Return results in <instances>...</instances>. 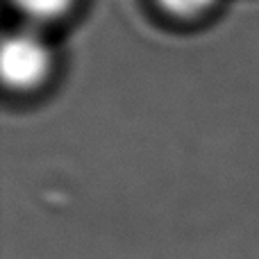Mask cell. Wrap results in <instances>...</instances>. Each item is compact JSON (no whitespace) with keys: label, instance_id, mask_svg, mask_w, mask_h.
I'll return each mask as SVG.
<instances>
[{"label":"cell","instance_id":"1","mask_svg":"<svg viewBox=\"0 0 259 259\" xmlns=\"http://www.w3.org/2000/svg\"><path fill=\"white\" fill-rule=\"evenodd\" d=\"M5 84L12 89H32L50 71V50L32 30H16L5 36L0 50Z\"/></svg>","mask_w":259,"mask_h":259},{"label":"cell","instance_id":"2","mask_svg":"<svg viewBox=\"0 0 259 259\" xmlns=\"http://www.w3.org/2000/svg\"><path fill=\"white\" fill-rule=\"evenodd\" d=\"M75 0H12V5L25 18L34 23H48L64 16Z\"/></svg>","mask_w":259,"mask_h":259},{"label":"cell","instance_id":"3","mask_svg":"<svg viewBox=\"0 0 259 259\" xmlns=\"http://www.w3.org/2000/svg\"><path fill=\"white\" fill-rule=\"evenodd\" d=\"M161 7L168 14L180 18H191L198 16V14L207 12V9L214 5V0H157Z\"/></svg>","mask_w":259,"mask_h":259}]
</instances>
